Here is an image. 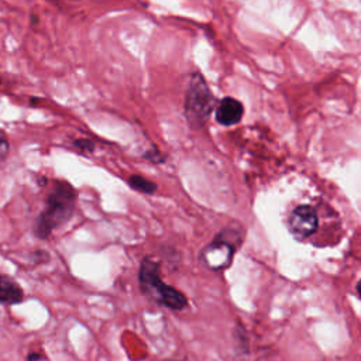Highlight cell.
I'll return each mask as SVG.
<instances>
[{"label": "cell", "instance_id": "8", "mask_svg": "<svg viewBox=\"0 0 361 361\" xmlns=\"http://www.w3.org/2000/svg\"><path fill=\"white\" fill-rule=\"evenodd\" d=\"M128 185L131 189L137 190V192H141V193H145V195H152L157 192V183L141 176V175H131L128 178Z\"/></svg>", "mask_w": 361, "mask_h": 361}, {"label": "cell", "instance_id": "5", "mask_svg": "<svg viewBox=\"0 0 361 361\" xmlns=\"http://www.w3.org/2000/svg\"><path fill=\"white\" fill-rule=\"evenodd\" d=\"M317 226L319 217L310 204H300L295 207L288 217V228L299 240L312 235L317 230Z\"/></svg>", "mask_w": 361, "mask_h": 361}, {"label": "cell", "instance_id": "12", "mask_svg": "<svg viewBox=\"0 0 361 361\" xmlns=\"http://www.w3.org/2000/svg\"><path fill=\"white\" fill-rule=\"evenodd\" d=\"M355 289H357V293H358V296L361 298V281H358V283H357Z\"/></svg>", "mask_w": 361, "mask_h": 361}, {"label": "cell", "instance_id": "3", "mask_svg": "<svg viewBox=\"0 0 361 361\" xmlns=\"http://www.w3.org/2000/svg\"><path fill=\"white\" fill-rule=\"evenodd\" d=\"M216 99L200 73H195L189 82L185 96V116L190 127L200 128L209 120Z\"/></svg>", "mask_w": 361, "mask_h": 361}, {"label": "cell", "instance_id": "7", "mask_svg": "<svg viewBox=\"0 0 361 361\" xmlns=\"http://www.w3.org/2000/svg\"><path fill=\"white\" fill-rule=\"evenodd\" d=\"M24 300V290L18 282L8 276L0 275V303L1 305H17Z\"/></svg>", "mask_w": 361, "mask_h": 361}, {"label": "cell", "instance_id": "4", "mask_svg": "<svg viewBox=\"0 0 361 361\" xmlns=\"http://www.w3.org/2000/svg\"><path fill=\"white\" fill-rule=\"evenodd\" d=\"M240 241V230L235 231L231 227L224 228L204 247L202 251V259L209 268L214 271L224 269L231 264L234 251Z\"/></svg>", "mask_w": 361, "mask_h": 361}, {"label": "cell", "instance_id": "10", "mask_svg": "<svg viewBox=\"0 0 361 361\" xmlns=\"http://www.w3.org/2000/svg\"><path fill=\"white\" fill-rule=\"evenodd\" d=\"M75 147L80 151H86V152H92L94 149V144L90 141V140H83V138H79L76 140L75 142Z\"/></svg>", "mask_w": 361, "mask_h": 361}, {"label": "cell", "instance_id": "9", "mask_svg": "<svg viewBox=\"0 0 361 361\" xmlns=\"http://www.w3.org/2000/svg\"><path fill=\"white\" fill-rule=\"evenodd\" d=\"M10 152V141L3 130H0V162L8 157Z\"/></svg>", "mask_w": 361, "mask_h": 361}, {"label": "cell", "instance_id": "2", "mask_svg": "<svg viewBox=\"0 0 361 361\" xmlns=\"http://www.w3.org/2000/svg\"><path fill=\"white\" fill-rule=\"evenodd\" d=\"M138 282L141 292L148 299L162 306H166L172 310H182L188 305V299L180 290L165 283L161 279L159 265L151 257H145L141 261L138 271Z\"/></svg>", "mask_w": 361, "mask_h": 361}, {"label": "cell", "instance_id": "13", "mask_svg": "<svg viewBox=\"0 0 361 361\" xmlns=\"http://www.w3.org/2000/svg\"><path fill=\"white\" fill-rule=\"evenodd\" d=\"M0 83H1V79H0Z\"/></svg>", "mask_w": 361, "mask_h": 361}, {"label": "cell", "instance_id": "6", "mask_svg": "<svg viewBox=\"0 0 361 361\" xmlns=\"http://www.w3.org/2000/svg\"><path fill=\"white\" fill-rule=\"evenodd\" d=\"M244 107L234 97H224L216 106V120L221 126H234L243 118Z\"/></svg>", "mask_w": 361, "mask_h": 361}, {"label": "cell", "instance_id": "1", "mask_svg": "<svg viewBox=\"0 0 361 361\" xmlns=\"http://www.w3.org/2000/svg\"><path fill=\"white\" fill-rule=\"evenodd\" d=\"M76 190L66 180H54L45 197L42 212L32 223V234L39 240H47L51 234L66 224L76 209Z\"/></svg>", "mask_w": 361, "mask_h": 361}, {"label": "cell", "instance_id": "11", "mask_svg": "<svg viewBox=\"0 0 361 361\" xmlns=\"http://www.w3.org/2000/svg\"><path fill=\"white\" fill-rule=\"evenodd\" d=\"M45 357L37 351H31L28 355H27V361H44Z\"/></svg>", "mask_w": 361, "mask_h": 361}]
</instances>
